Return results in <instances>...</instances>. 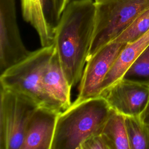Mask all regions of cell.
Segmentation results:
<instances>
[{
	"instance_id": "cell-10",
	"label": "cell",
	"mask_w": 149,
	"mask_h": 149,
	"mask_svg": "<svg viewBox=\"0 0 149 149\" xmlns=\"http://www.w3.org/2000/svg\"><path fill=\"white\" fill-rule=\"evenodd\" d=\"M41 83L44 91L60 106L62 111L70 106L72 87L65 76L55 49L42 70Z\"/></svg>"
},
{
	"instance_id": "cell-1",
	"label": "cell",
	"mask_w": 149,
	"mask_h": 149,
	"mask_svg": "<svg viewBox=\"0 0 149 149\" xmlns=\"http://www.w3.org/2000/svg\"><path fill=\"white\" fill-rule=\"evenodd\" d=\"M94 0H70L54 28L53 44L71 87L80 82L95 21Z\"/></svg>"
},
{
	"instance_id": "cell-21",
	"label": "cell",
	"mask_w": 149,
	"mask_h": 149,
	"mask_svg": "<svg viewBox=\"0 0 149 149\" xmlns=\"http://www.w3.org/2000/svg\"><path fill=\"white\" fill-rule=\"evenodd\" d=\"M94 1H97V0H94Z\"/></svg>"
},
{
	"instance_id": "cell-11",
	"label": "cell",
	"mask_w": 149,
	"mask_h": 149,
	"mask_svg": "<svg viewBox=\"0 0 149 149\" xmlns=\"http://www.w3.org/2000/svg\"><path fill=\"white\" fill-rule=\"evenodd\" d=\"M148 45L149 30L134 41L126 44L102 83L100 89L101 95L116 82L123 78L136 59Z\"/></svg>"
},
{
	"instance_id": "cell-13",
	"label": "cell",
	"mask_w": 149,
	"mask_h": 149,
	"mask_svg": "<svg viewBox=\"0 0 149 149\" xmlns=\"http://www.w3.org/2000/svg\"><path fill=\"white\" fill-rule=\"evenodd\" d=\"M100 133L109 149H130L125 115L112 109Z\"/></svg>"
},
{
	"instance_id": "cell-9",
	"label": "cell",
	"mask_w": 149,
	"mask_h": 149,
	"mask_svg": "<svg viewBox=\"0 0 149 149\" xmlns=\"http://www.w3.org/2000/svg\"><path fill=\"white\" fill-rule=\"evenodd\" d=\"M61 112L38 107L27 124L22 149H51L57 119Z\"/></svg>"
},
{
	"instance_id": "cell-4",
	"label": "cell",
	"mask_w": 149,
	"mask_h": 149,
	"mask_svg": "<svg viewBox=\"0 0 149 149\" xmlns=\"http://www.w3.org/2000/svg\"><path fill=\"white\" fill-rule=\"evenodd\" d=\"M95 2V27L88 58L113 41L149 8V0H97Z\"/></svg>"
},
{
	"instance_id": "cell-18",
	"label": "cell",
	"mask_w": 149,
	"mask_h": 149,
	"mask_svg": "<svg viewBox=\"0 0 149 149\" xmlns=\"http://www.w3.org/2000/svg\"><path fill=\"white\" fill-rule=\"evenodd\" d=\"M80 149H109L101 133L95 134L86 140Z\"/></svg>"
},
{
	"instance_id": "cell-6",
	"label": "cell",
	"mask_w": 149,
	"mask_h": 149,
	"mask_svg": "<svg viewBox=\"0 0 149 149\" xmlns=\"http://www.w3.org/2000/svg\"><path fill=\"white\" fill-rule=\"evenodd\" d=\"M24 45L17 21L16 0H0V72L17 64L30 54Z\"/></svg>"
},
{
	"instance_id": "cell-16",
	"label": "cell",
	"mask_w": 149,
	"mask_h": 149,
	"mask_svg": "<svg viewBox=\"0 0 149 149\" xmlns=\"http://www.w3.org/2000/svg\"><path fill=\"white\" fill-rule=\"evenodd\" d=\"M123 78L149 84V45L136 59Z\"/></svg>"
},
{
	"instance_id": "cell-7",
	"label": "cell",
	"mask_w": 149,
	"mask_h": 149,
	"mask_svg": "<svg viewBox=\"0 0 149 149\" xmlns=\"http://www.w3.org/2000/svg\"><path fill=\"white\" fill-rule=\"evenodd\" d=\"M126 44L112 41L87 59L80 81L76 101L100 95L102 81Z\"/></svg>"
},
{
	"instance_id": "cell-3",
	"label": "cell",
	"mask_w": 149,
	"mask_h": 149,
	"mask_svg": "<svg viewBox=\"0 0 149 149\" xmlns=\"http://www.w3.org/2000/svg\"><path fill=\"white\" fill-rule=\"evenodd\" d=\"M54 45L41 47L24 60L1 73V86L24 94L40 107L59 109L60 106L44 91L41 83L42 70L51 58Z\"/></svg>"
},
{
	"instance_id": "cell-17",
	"label": "cell",
	"mask_w": 149,
	"mask_h": 149,
	"mask_svg": "<svg viewBox=\"0 0 149 149\" xmlns=\"http://www.w3.org/2000/svg\"><path fill=\"white\" fill-rule=\"evenodd\" d=\"M41 1L47 20L54 29L59 21L56 10V1L41 0Z\"/></svg>"
},
{
	"instance_id": "cell-2",
	"label": "cell",
	"mask_w": 149,
	"mask_h": 149,
	"mask_svg": "<svg viewBox=\"0 0 149 149\" xmlns=\"http://www.w3.org/2000/svg\"><path fill=\"white\" fill-rule=\"evenodd\" d=\"M111 111L102 95L75 100L58 115L51 149H80L89 137L101 133Z\"/></svg>"
},
{
	"instance_id": "cell-14",
	"label": "cell",
	"mask_w": 149,
	"mask_h": 149,
	"mask_svg": "<svg viewBox=\"0 0 149 149\" xmlns=\"http://www.w3.org/2000/svg\"><path fill=\"white\" fill-rule=\"evenodd\" d=\"M130 149H149V128L139 116H125Z\"/></svg>"
},
{
	"instance_id": "cell-5",
	"label": "cell",
	"mask_w": 149,
	"mask_h": 149,
	"mask_svg": "<svg viewBox=\"0 0 149 149\" xmlns=\"http://www.w3.org/2000/svg\"><path fill=\"white\" fill-rule=\"evenodd\" d=\"M38 107L31 98L1 86L0 149H22L27 124Z\"/></svg>"
},
{
	"instance_id": "cell-19",
	"label": "cell",
	"mask_w": 149,
	"mask_h": 149,
	"mask_svg": "<svg viewBox=\"0 0 149 149\" xmlns=\"http://www.w3.org/2000/svg\"><path fill=\"white\" fill-rule=\"evenodd\" d=\"M139 117L143 123L149 128V100L144 110L139 115Z\"/></svg>"
},
{
	"instance_id": "cell-15",
	"label": "cell",
	"mask_w": 149,
	"mask_h": 149,
	"mask_svg": "<svg viewBox=\"0 0 149 149\" xmlns=\"http://www.w3.org/2000/svg\"><path fill=\"white\" fill-rule=\"evenodd\" d=\"M149 30V8L140 14L113 41L129 43Z\"/></svg>"
},
{
	"instance_id": "cell-20",
	"label": "cell",
	"mask_w": 149,
	"mask_h": 149,
	"mask_svg": "<svg viewBox=\"0 0 149 149\" xmlns=\"http://www.w3.org/2000/svg\"><path fill=\"white\" fill-rule=\"evenodd\" d=\"M56 10L57 14L59 18V20L61 17V16L67 5L68 3L70 0H56Z\"/></svg>"
},
{
	"instance_id": "cell-12",
	"label": "cell",
	"mask_w": 149,
	"mask_h": 149,
	"mask_svg": "<svg viewBox=\"0 0 149 149\" xmlns=\"http://www.w3.org/2000/svg\"><path fill=\"white\" fill-rule=\"evenodd\" d=\"M22 16L37 31L41 47L53 44V28L45 17L41 0H20Z\"/></svg>"
},
{
	"instance_id": "cell-8",
	"label": "cell",
	"mask_w": 149,
	"mask_h": 149,
	"mask_svg": "<svg viewBox=\"0 0 149 149\" xmlns=\"http://www.w3.org/2000/svg\"><path fill=\"white\" fill-rule=\"evenodd\" d=\"M101 95L113 111L125 116H137L149 100V84L123 78Z\"/></svg>"
}]
</instances>
